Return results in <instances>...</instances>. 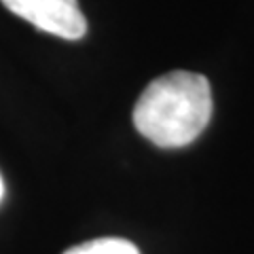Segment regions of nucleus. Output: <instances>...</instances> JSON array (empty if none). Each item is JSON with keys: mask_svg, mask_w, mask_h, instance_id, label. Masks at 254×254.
Instances as JSON below:
<instances>
[{"mask_svg": "<svg viewBox=\"0 0 254 254\" xmlns=\"http://www.w3.org/2000/svg\"><path fill=\"white\" fill-rule=\"evenodd\" d=\"M2 195H4V182H2V176H0V201H2Z\"/></svg>", "mask_w": 254, "mask_h": 254, "instance_id": "obj_4", "label": "nucleus"}, {"mask_svg": "<svg viewBox=\"0 0 254 254\" xmlns=\"http://www.w3.org/2000/svg\"><path fill=\"white\" fill-rule=\"evenodd\" d=\"M212 117L208 78L195 72H170L155 78L136 102L133 125L157 146L190 144Z\"/></svg>", "mask_w": 254, "mask_h": 254, "instance_id": "obj_1", "label": "nucleus"}, {"mask_svg": "<svg viewBox=\"0 0 254 254\" xmlns=\"http://www.w3.org/2000/svg\"><path fill=\"white\" fill-rule=\"evenodd\" d=\"M64 254H140V250L136 248V244L121 240V237H100V240L68 248Z\"/></svg>", "mask_w": 254, "mask_h": 254, "instance_id": "obj_3", "label": "nucleus"}, {"mask_svg": "<svg viewBox=\"0 0 254 254\" xmlns=\"http://www.w3.org/2000/svg\"><path fill=\"white\" fill-rule=\"evenodd\" d=\"M11 13L53 36L78 41L87 32L78 0H0Z\"/></svg>", "mask_w": 254, "mask_h": 254, "instance_id": "obj_2", "label": "nucleus"}]
</instances>
